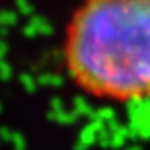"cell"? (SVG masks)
Instances as JSON below:
<instances>
[{"instance_id":"obj_1","label":"cell","mask_w":150,"mask_h":150,"mask_svg":"<svg viewBox=\"0 0 150 150\" xmlns=\"http://www.w3.org/2000/svg\"><path fill=\"white\" fill-rule=\"evenodd\" d=\"M66 72L99 102H150V0H81L64 30Z\"/></svg>"}]
</instances>
